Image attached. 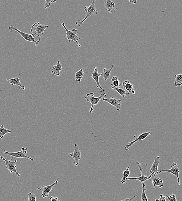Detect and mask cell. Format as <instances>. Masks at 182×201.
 <instances>
[{
	"label": "cell",
	"mask_w": 182,
	"mask_h": 201,
	"mask_svg": "<svg viewBox=\"0 0 182 201\" xmlns=\"http://www.w3.org/2000/svg\"><path fill=\"white\" fill-rule=\"evenodd\" d=\"M171 169H160L159 170L161 173L164 172L171 173V174L177 177L178 185H180V178H179V173L180 172V171L178 168V165H177L176 162H174L171 165Z\"/></svg>",
	"instance_id": "ba28073f"
},
{
	"label": "cell",
	"mask_w": 182,
	"mask_h": 201,
	"mask_svg": "<svg viewBox=\"0 0 182 201\" xmlns=\"http://www.w3.org/2000/svg\"><path fill=\"white\" fill-rule=\"evenodd\" d=\"M111 85L112 86H113L116 88H118V87H121V84L120 81L118 80H117L114 81L112 83V84H111Z\"/></svg>",
	"instance_id": "f546056e"
},
{
	"label": "cell",
	"mask_w": 182,
	"mask_h": 201,
	"mask_svg": "<svg viewBox=\"0 0 182 201\" xmlns=\"http://www.w3.org/2000/svg\"><path fill=\"white\" fill-rule=\"evenodd\" d=\"M94 93H91L87 94L85 97L87 101L91 103V108L89 110L90 113H92L93 111H94L93 107H94V106L99 104L100 100H101L102 99L105 98V97H106L105 91L102 92L100 97H94Z\"/></svg>",
	"instance_id": "3957f363"
},
{
	"label": "cell",
	"mask_w": 182,
	"mask_h": 201,
	"mask_svg": "<svg viewBox=\"0 0 182 201\" xmlns=\"http://www.w3.org/2000/svg\"><path fill=\"white\" fill-rule=\"evenodd\" d=\"M135 165L137 167H138L140 169V176L142 175V171L143 170L146 169L148 165L147 164L145 163H140L138 162H135Z\"/></svg>",
	"instance_id": "4316f807"
},
{
	"label": "cell",
	"mask_w": 182,
	"mask_h": 201,
	"mask_svg": "<svg viewBox=\"0 0 182 201\" xmlns=\"http://www.w3.org/2000/svg\"><path fill=\"white\" fill-rule=\"evenodd\" d=\"M146 191H147V190L146 189L145 186L143 187V190H142L141 196L142 201H148V198L146 194Z\"/></svg>",
	"instance_id": "83f0119b"
},
{
	"label": "cell",
	"mask_w": 182,
	"mask_h": 201,
	"mask_svg": "<svg viewBox=\"0 0 182 201\" xmlns=\"http://www.w3.org/2000/svg\"><path fill=\"white\" fill-rule=\"evenodd\" d=\"M115 3L112 2L111 0H106L104 1L105 6L109 13H112L114 11L113 8H115Z\"/></svg>",
	"instance_id": "44dd1931"
},
{
	"label": "cell",
	"mask_w": 182,
	"mask_h": 201,
	"mask_svg": "<svg viewBox=\"0 0 182 201\" xmlns=\"http://www.w3.org/2000/svg\"><path fill=\"white\" fill-rule=\"evenodd\" d=\"M61 25L66 31V38L69 42L70 43L71 41H75L76 43L77 47H81L80 44L78 42V41L81 39V38L77 36V34L78 33L77 29H73L72 30L69 31L66 28L65 25L64 23H61Z\"/></svg>",
	"instance_id": "277c9868"
},
{
	"label": "cell",
	"mask_w": 182,
	"mask_h": 201,
	"mask_svg": "<svg viewBox=\"0 0 182 201\" xmlns=\"http://www.w3.org/2000/svg\"><path fill=\"white\" fill-rule=\"evenodd\" d=\"M50 199H51V201H57L58 198L53 197V196H51V198H50Z\"/></svg>",
	"instance_id": "e575fe53"
},
{
	"label": "cell",
	"mask_w": 182,
	"mask_h": 201,
	"mask_svg": "<svg viewBox=\"0 0 182 201\" xmlns=\"http://www.w3.org/2000/svg\"><path fill=\"white\" fill-rule=\"evenodd\" d=\"M48 27V25L41 24L39 22H37L32 25L30 29L31 35L32 36H37L39 37L38 41H41V36H43L46 29Z\"/></svg>",
	"instance_id": "6da1fadb"
},
{
	"label": "cell",
	"mask_w": 182,
	"mask_h": 201,
	"mask_svg": "<svg viewBox=\"0 0 182 201\" xmlns=\"http://www.w3.org/2000/svg\"><path fill=\"white\" fill-rule=\"evenodd\" d=\"M101 100H104V101L109 103V104L112 105L116 107L117 110L115 111V112L117 111L121 110V100H119V99L114 98L113 97H112L110 99L103 98L101 99Z\"/></svg>",
	"instance_id": "4fadbf2b"
},
{
	"label": "cell",
	"mask_w": 182,
	"mask_h": 201,
	"mask_svg": "<svg viewBox=\"0 0 182 201\" xmlns=\"http://www.w3.org/2000/svg\"><path fill=\"white\" fill-rule=\"evenodd\" d=\"M85 74V72H83L82 69H81L78 71L77 72L75 73V81L80 83L81 82L82 79L84 78V75Z\"/></svg>",
	"instance_id": "7402d4cb"
},
{
	"label": "cell",
	"mask_w": 182,
	"mask_h": 201,
	"mask_svg": "<svg viewBox=\"0 0 182 201\" xmlns=\"http://www.w3.org/2000/svg\"><path fill=\"white\" fill-rule=\"evenodd\" d=\"M111 88L112 89L115 90V91L117 92L120 95H121V97H123V98H125V97H126L127 93H126V90H123L122 89L117 88L113 86H112Z\"/></svg>",
	"instance_id": "d4e9b609"
},
{
	"label": "cell",
	"mask_w": 182,
	"mask_h": 201,
	"mask_svg": "<svg viewBox=\"0 0 182 201\" xmlns=\"http://www.w3.org/2000/svg\"><path fill=\"white\" fill-rule=\"evenodd\" d=\"M58 180H57L51 184V185L49 186H44L42 187L38 188L37 190L41 191L42 192V198H44L48 197L51 192V191L52 190L53 187L55 185L58 184Z\"/></svg>",
	"instance_id": "9c48e42d"
},
{
	"label": "cell",
	"mask_w": 182,
	"mask_h": 201,
	"mask_svg": "<svg viewBox=\"0 0 182 201\" xmlns=\"http://www.w3.org/2000/svg\"><path fill=\"white\" fill-rule=\"evenodd\" d=\"M115 67V65H112L111 68L109 69V70H107L106 68H104L103 69V71L102 73H99V76L103 77L105 81H107L110 77L111 72L112 71V69Z\"/></svg>",
	"instance_id": "ac0fdd59"
},
{
	"label": "cell",
	"mask_w": 182,
	"mask_h": 201,
	"mask_svg": "<svg viewBox=\"0 0 182 201\" xmlns=\"http://www.w3.org/2000/svg\"><path fill=\"white\" fill-rule=\"evenodd\" d=\"M9 30L10 32H12L13 31H15L16 32H18L21 36H22V37L24 38L26 40L29 41V42L34 43L35 44V47H36L38 45V44H39V41L35 40L34 38L31 35L25 33V32H22L20 29H17V28L14 27L13 25H11V26H9Z\"/></svg>",
	"instance_id": "5b68a950"
},
{
	"label": "cell",
	"mask_w": 182,
	"mask_h": 201,
	"mask_svg": "<svg viewBox=\"0 0 182 201\" xmlns=\"http://www.w3.org/2000/svg\"><path fill=\"white\" fill-rule=\"evenodd\" d=\"M91 77L94 80L96 83H97V88H100V92H103L105 91V90L104 89L102 88L101 85H100L99 81V73L97 71V66H96L94 69V71L92 72V74L91 75Z\"/></svg>",
	"instance_id": "5bb4252c"
},
{
	"label": "cell",
	"mask_w": 182,
	"mask_h": 201,
	"mask_svg": "<svg viewBox=\"0 0 182 201\" xmlns=\"http://www.w3.org/2000/svg\"><path fill=\"white\" fill-rule=\"evenodd\" d=\"M129 167L130 165H129L128 168L125 170L124 171L123 173L122 178L121 180V183L122 184L125 183V184H128L126 182L125 180L126 178H128L130 174V171L129 170Z\"/></svg>",
	"instance_id": "603a6c76"
},
{
	"label": "cell",
	"mask_w": 182,
	"mask_h": 201,
	"mask_svg": "<svg viewBox=\"0 0 182 201\" xmlns=\"http://www.w3.org/2000/svg\"><path fill=\"white\" fill-rule=\"evenodd\" d=\"M175 81L174 82L175 87L181 86L182 84V74L174 75Z\"/></svg>",
	"instance_id": "cb8c5ba5"
},
{
	"label": "cell",
	"mask_w": 182,
	"mask_h": 201,
	"mask_svg": "<svg viewBox=\"0 0 182 201\" xmlns=\"http://www.w3.org/2000/svg\"><path fill=\"white\" fill-rule=\"evenodd\" d=\"M166 196L168 197V199L169 201H177L176 195L175 194H172L169 196L168 195L166 194Z\"/></svg>",
	"instance_id": "1f68e13d"
},
{
	"label": "cell",
	"mask_w": 182,
	"mask_h": 201,
	"mask_svg": "<svg viewBox=\"0 0 182 201\" xmlns=\"http://www.w3.org/2000/svg\"><path fill=\"white\" fill-rule=\"evenodd\" d=\"M62 68V65L61 64L60 62L57 61V65L53 66L52 70V75L60 76V71H61Z\"/></svg>",
	"instance_id": "ffe728a7"
},
{
	"label": "cell",
	"mask_w": 182,
	"mask_h": 201,
	"mask_svg": "<svg viewBox=\"0 0 182 201\" xmlns=\"http://www.w3.org/2000/svg\"><path fill=\"white\" fill-rule=\"evenodd\" d=\"M149 180H150L152 184H153V188H155L156 186H157L160 188L163 187L164 184L162 180L159 178V177L156 176V175H155V174L152 175L151 178Z\"/></svg>",
	"instance_id": "9a60e30c"
},
{
	"label": "cell",
	"mask_w": 182,
	"mask_h": 201,
	"mask_svg": "<svg viewBox=\"0 0 182 201\" xmlns=\"http://www.w3.org/2000/svg\"><path fill=\"white\" fill-rule=\"evenodd\" d=\"M152 176L151 175H149L148 177H146V176L144 175H142L140 176L136 177V178L128 177V178H126V180H138V181H140L143 187H144V186H145V184L144 183V182L146 181V180L150 179L151 178Z\"/></svg>",
	"instance_id": "d6986e66"
},
{
	"label": "cell",
	"mask_w": 182,
	"mask_h": 201,
	"mask_svg": "<svg viewBox=\"0 0 182 201\" xmlns=\"http://www.w3.org/2000/svg\"><path fill=\"white\" fill-rule=\"evenodd\" d=\"M117 80H118L117 77L116 76H114L112 78V82H114V81Z\"/></svg>",
	"instance_id": "8d00e7d4"
},
{
	"label": "cell",
	"mask_w": 182,
	"mask_h": 201,
	"mask_svg": "<svg viewBox=\"0 0 182 201\" xmlns=\"http://www.w3.org/2000/svg\"><path fill=\"white\" fill-rule=\"evenodd\" d=\"M152 134L151 132H150V131H148V132L142 133V134L139 135V136L138 137H137L136 135H134V138H135V139L133 141L129 142L128 143V144L126 146H125V150H129V147H131L132 146H133V144L136 143V142L139 141H141V140H144L145 138H146V137L148 136L149 135H152Z\"/></svg>",
	"instance_id": "8fae6325"
},
{
	"label": "cell",
	"mask_w": 182,
	"mask_h": 201,
	"mask_svg": "<svg viewBox=\"0 0 182 201\" xmlns=\"http://www.w3.org/2000/svg\"><path fill=\"white\" fill-rule=\"evenodd\" d=\"M137 1H131L130 0L129 1V4H135L136 3Z\"/></svg>",
	"instance_id": "d590c367"
},
{
	"label": "cell",
	"mask_w": 182,
	"mask_h": 201,
	"mask_svg": "<svg viewBox=\"0 0 182 201\" xmlns=\"http://www.w3.org/2000/svg\"><path fill=\"white\" fill-rule=\"evenodd\" d=\"M28 200L29 201H36V198L34 194L32 193H28Z\"/></svg>",
	"instance_id": "f1b7e54d"
},
{
	"label": "cell",
	"mask_w": 182,
	"mask_h": 201,
	"mask_svg": "<svg viewBox=\"0 0 182 201\" xmlns=\"http://www.w3.org/2000/svg\"><path fill=\"white\" fill-rule=\"evenodd\" d=\"M56 2H57V1H56V0H53H53H51V1L46 0L45 6H44L45 8H49L50 7L51 3H55Z\"/></svg>",
	"instance_id": "4dcf8cb0"
},
{
	"label": "cell",
	"mask_w": 182,
	"mask_h": 201,
	"mask_svg": "<svg viewBox=\"0 0 182 201\" xmlns=\"http://www.w3.org/2000/svg\"><path fill=\"white\" fill-rule=\"evenodd\" d=\"M123 87L125 88L126 91H128V93H127V97H129L130 93H132L134 90V86L133 84H132L129 82V81L126 80L124 81L122 84Z\"/></svg>",
	"instance_id": "e0dca14e"
},
{
	"label": "cell",
	"mask_w": 182,
	"mask_h": 201,
	"mask_svg": "<svg viewBox=\"0 0 182 201\" xmlns=\"http://www.w3.org/2000/svg\"><path fill=\"white\" fill-rule=\"evenodd\" d=\"M6 81L9 82L11 85H18L22 90H25L26 89L25 87L22 85L21 83L20 82V79L18 78H14L11 79L9 78H7Z\"/></svg>",
	"instance_id": "2e32d148"
},
{
	"label": "cell",
	"mask_w": 182,
	"mask_h": 201,
	"mask_svg": "<svg viewBox=\"0 0 182 201\" xmlns=\"http://www.w3.org/2000/svg\"><path fill=\"white\" fill-rule=\"evenodd\" d=\"M96 2L95 0H93L92 2L89 6H85L84 7V10L87 14L86 16L83 20H79L76 22V24L78 26H80L82 25L84 22L90 16L98 14L99 12L96 9Z\"/></svg>",
	"instance_id": "7a4b0ae2"
},
{
	"label": "cell",
	"mask_w": 182,
	"mask_h": 201,
	"mask_svg": "<svg viewBox=\"0 0 182 201\" xmlns=\"http://www.w3.org/2000/svg\"><path fill=\"white\" fill-rule=\"evenodd\" d=\"M0 158L5 161L4 164L6 165V169L7 170L9 171L11 173H14L18 176H20V174L18 173L17 170V165H16V163L17 162V160H14V161H12L11 160H7L3 156H0Z\"/></svg>",
	"instance_id": "8992f818"
},
{
	"label": "cell",
	"mask_w": 182,
	"mask_h": 201,
	"mask_svg": "<svg viewBox=\"0 0 182 201\" xmlns=\"http://www.w3.org/2000/svg\"><path fill=\"white\" fill-rule=\"evenodd\" d=\"M4 150V154L8 155L12 157L11 160V161L13 160V158L14 157L18 158H26L30 159L31 161H34L33 158L29 157L26 156V154H27V148L22 147L21 150L19 152H15V153H10L5 150Z\"/></svg>",
	"instance_id": "52a82bcc"
},
{
	"label": "cell",
	"mask_w": 182,
	"mask_h": 201,
	"mask_svg": "<svg viewBox=\"0 0 182 201\" xmlns=\"http://www.w3.org/2000/svg\"><path fill=\"white\" fill-rule=\"evenodd\" d=\"M75 147L72 153H69V155L73 158L74 164L75 165H77L79 163V161L81 160V151L76 143L75 144Z\"/></svg>",
	"instance_id": "30bf717a"
},
{
	"label": "cell",
	"mask_w": 182,
	"mask_h": 201,
	"mask_svg": "<svg viewBox=\"0 0 182 201\" xmlns=\"http://www.w3.org/2000/svg\"><path fill=\"white\" fill-rule=\"evenodd\" d=\"M160 157L159 156H157L155 158L154 161L152 164L151 168L150 169L149 172L152 176L155 174V175H158L161 173L160 171L158 169V166H159L160 162Z\"/></svg>",
	"instance_id": "7c38bea8"
},
{
	"label": "cell",
	"mask_w": 182,
	"mask_h": 201,
	"mask_svg": "<svg viewBox=\"0 0 182 201\" xmlns=\"http://www.w3.org/2000/svg\"><path fill=\"white\" fill-rule=\"evenodd\" d=\"M137 195H136L134 196L131 198H127V199H123V200H122L121 201H132V200H133V199H134V198L136 197Z\"/></svg>",
	"instance_id": "836d02e7"
},
{
	"label": "cell",
	"mask_w": 182,
	"mask_h": 201,
	"mask_svg": "<svg viewBox=\"0 0 182 201\" xmlns=\"http://www.w3.org/2000/svg\"><path fill=\"white\" fill-rule=\"evenodd\" d=\"M11 131L9 130L6 129L4 127L3 125H2L0 127V138L2 139L4 135L6 134H8V133H11Z\"/></svg>",
	"instance_id": "484cf974"
},
{
	"label": "cell",
	"mask_w": 182,
	"mask_h": 201,
	"mask_svg": "<svg viewBox=\"0 0 182 201\" xmlns=\"http://www.w3.org/2000/svg\"><path fill=\"white\" fill-rule=\"evenodd\" d=\"M155 201H167L166 200V197L165 196H163V195L161 194L160 195V199H155Z\"/></svg>",
	"instance_id": "d6a6232c"
}]
</instances>
